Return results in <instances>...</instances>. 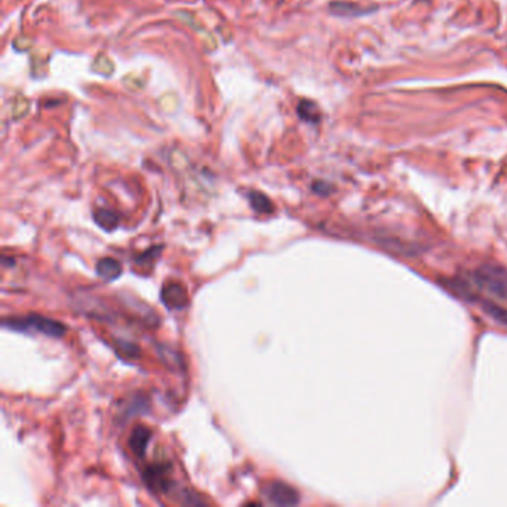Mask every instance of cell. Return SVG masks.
Returning a JSON list of instances; mask_svg holds the SVG:
<instances>
[{
    "mask_svg": "<svg viewBox=\"0 0 507 507\" xmlns=\"http://www.w3.org/2000/svg\"><path fill=\"white\" fill-rule=\"evenodd\" d=\"M2 326L14 332L40 333L49 338H61L67 332L65 323L39 314H30L26 317H8V319L2 322Z\"/></svg>",
    "mask_w": 507,
    "mask_h": 507,
    "instance_id": "obj_1",
    "label": "cell"
},
{
    "mask_svg": "<svg viewBox=\"0 0 507 507\" xmlns=\"http://www.w3.org/2000/svg\"><path fill=\"white\" fill-rule=\"evenodd\" d=\"M474 283L482 289L488 290L495 297L507 298V269L494 267V265H483L473 272Z\"/></svg>",
    "mask_w": 507,
    "mask_h": 507,
    "instance_id": "obj_2",
    "label": "cell"
},
{
    "mask_svg": "<svg viewBox=\"0 0 507 507\" xmlns=\"http://www.w3.org/2000/svg\"><path fill=\"white\" fill-rule=\"evenodd\" d=\"M143 479L153 492H168L173 487L170 467L165 463L151 464L143 473Z\"/></svg>",
    "mask_w": 507,
    "mask_h": 507,
    "instance_id": "obj_3",
    "label": "cell"
},
{
    "mask_svg": "<svg viewBox=\"0 0 507 507\" xmlns=\"http://www.w3.org/2000/svg\"><path fill=\"white\" fill-rule=\"evenodd\" d=\"M263 495L269 503L277 506H294L299 503L298 491L284 482H269L263 487Z\"/></svg>",
    "mask_w": 507,
    "mask_h": 507,
    "instance_id": "obj_4",
    "label": "cell"
},
{
    "mask_svg": "<svg viewBox=\"0 0 507 507\" xmlns=\"http://www.w3.org/2000/svg\"><path fill=\"white\" fill-rule=\"evenodd\" d=\"M161 301L170 310L183 308L188 304V292L181 283H167L161 290Z\"/></svg>",
    "mask_w": 507,
    "mask_h": 507,
    "instance_id": "obj_5",
    "label": "cell"
},
{
    "mask_svg": "<svg viewBox=\"0 0 507 507\" xmlns=\"http://www.w3.org/2000/svg\"><path fill=\"white\" fill-rule=\"evenodd\" d=\"M152 439V431L146 426H135L131 431V436L128 440V445L131 452L139 458H143L146 456L147 445Z\"/></svg>",
    "mask_w": 507,
    "mask_h": 507,
    "instance_id": "obj_6",
    "label": "cell"
},
{
    "mask_svg": "<svg viewBox=\"0 0 507 507\" xmlns=\"http://www.w3.org/2000/svg\"><path fill=\"white\" fill-rule=\"evenodd\" d=\"M96 271L99 276L106 281H113L115 279H118L122 272L121 263L113 258L100 259L96 265Z\"/></svg>",
    "mask_w": 507,
    "mask_h": 507,
    "instance_id": "obj_7",
    "label": "cell"
},
{
    "mask_svg": "<svg viewBox=\"0 0 507 507\" xmlns=\"http://www.w3.org/2000/svg\"><path fill=\"white\" fill-rule=\"evenodd\" d=\"M94 220H96V224L104 229V231H113L118 228L119 225V217L118 215L115 213V211L112 210H106V208H100V210H96L94 211Z\"/></svg>",
    "mask_w": 507,
    "mask_h": 507,
    "instance_id": "obj_8",
    "label": "cell"
},
{
    "mask_svg": "<svg viewBox=\"0 0 507 507\" xmlns=\"http://www.w3.org/2000/svg\"><path fill=\"white\" fill-rule=\"evenodd\" d=\"M331 13H333L335 15H341V17H350V15H362L367 10H372L374 8L365 9L363 6L357 5V3H348V2H333L329 6Z\"/></svg>",
    "mask_w": 507,
    "mask_h": 507,
    "instance_id": "obj_9",
    "label": "cell"
},
{
    "mask_svg": "<svg viewBox=\"0 0 507 507\" xmlns=\"http://www.w3.org/2000/svg\"><path fill=\"white\" fill-rule=\"evenodd\" d=\"M249 201H250L251 208L258 211V213L271 215L274 211V204L271 199L265 194H262L259 191H251L249 194Z\"/></svg>",
    "mask_w": 507,
    "mask_h": 507,
    "instance_id": "obj_10",
    "label": "cell"
},
{
    "mask_svg": "<svg viewBox=\"0 0 507 507\" xmlns=\"http://www.w3.org/2000/svg\"><path fill=\"white\" fill-rule=\"evenodd\" d=\"M298 115L299 118L304 119L305 122H311V124H317L320 122L322 119V113L317 108V104L310 101V100H301L298 104Z\"/></svg>",
    "mask_w": 507,
    "mask_h": 507,
    "instance_id": "obj_11",
    "label": "cell"
},
{
    "mask_svg": "<svg viewBox=\"0 0 507 507\" xmlns=\"http://www.w3.org/2000/svg\"><path fill=\"white\" fill-rule=\"evenodd\" d=\"M313 189L317 192V194H323V195H327L329 194V185H326L323 182H317L313 185Z\"/></svg>",
    "mask_w": 507,
    "mask_h": 507,
    "instance_id": "obj_12",
    "label": "cell"
}]
</instances>
